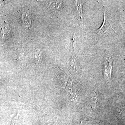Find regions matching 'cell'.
Wrapping results in <instances>:
<instances>
[{
    "label": "cell",
    "instance_id": "6da1fadb",
    "mask_svg": "<svg viewBox=\"0 0 125 125\" xmlns=\"http://www.w3.org/2000/svg\"><path fill=\"white\" fill-rule=\"evenodd\" d=\"M104 11V20L102 26L99 29L96 34V39L98 42L102 43L108 40L115 39L117 34L112 28L108 21L104 7L102 6Z\"/></svg>",
    "mask_w": 125,
    "mask_h": 125
},
{
    "label": "cell",
    "instance_id": "7a4b0ae2",
    "mask_svg": "<svg viewBox=\"0 0 125 125\" xmlns=\"http://www.w3.org/2000/svg\"><path fill=\"white\" fill-rule=\"evenodd\" d=\"M84 1L76 0L75 1V13L76 18L81 23L84 22L83 13V5L84 3Z\"/></svg>",
    "mask_w": 125,
    "mask_h": 125
},
{
    "label": "cell",
    "instance_id": "3957f363",
    "mask_svg": "<svg viewBox=\"0 0 125 125\" xmlns=\"http://www.w3.org/2000/svg\"><path fill=\"white\" fill-rule=\"evenodd\" d=\"M112 68V66L111 58L109 57L106 58L104 67V73L106 79H109L111 78Z\"/></svg>",
    "mask_w": 125,
    "mask_h": 125
},
{
    "label": "cell",
    "instance_id": "277c9868",
    "mask_svg": "<svg viewBox=\"0 0 125 125\" xmlns=\"http://www.w3.org/2000/svg\"><path fill=\"white\" fill-rule=\"evenodd\" d=\"M48 6L52 11H57L59 10L62 4V1H48Z\"/></svg>",
    "mask_w": 125,
    "mask_h": 125
},
{
    "label": "cell",
    "instance_id": "5b68a950",
    "mask_svg": "<svg viewBox=\"0 0 125 125\" xmlns=\"http://www.w3.org/2000/svg\"><path fill=\"white\" fill-rule=\"evenodd\" d=\"M23 20L25 25L29 26L31 22V19L29 13L25 12L23 15Z\"/></svg>",
    "mask_w": 125,
    "mask_h": 125
},
{
    "label": "cell",
    "instance_id": "8992f818",
    "mask_svg": "<svg viewBox=\"0 0 125 125\" xmlns=\"http://www.w3.org/2000/svg\"><path fill=\"white\" fill-rule=\"evenodd\" d=\"M18 114H17L11 121L10 125H20V121L18 118Z\"/></svg>",
    "mask_w": 125,
    "mask_h": 125
}]
</instances>
